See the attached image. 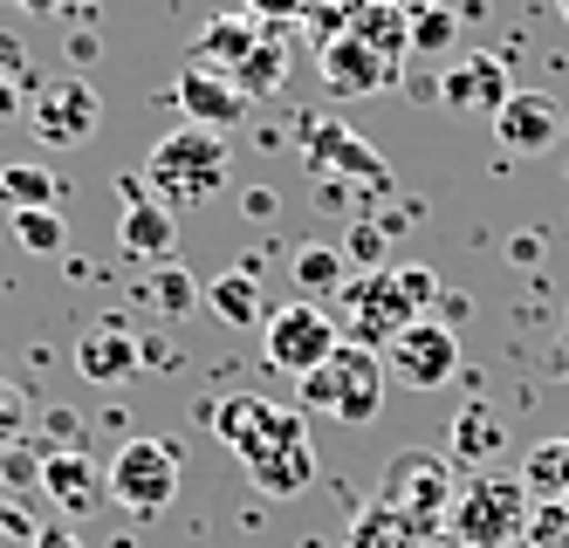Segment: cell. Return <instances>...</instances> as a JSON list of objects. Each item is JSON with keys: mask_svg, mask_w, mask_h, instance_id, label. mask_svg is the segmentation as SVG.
<instances>
[{"mask_svg": "<svg viewBox=\"0 0 569 548\" xmlns=\"http://www.w3.org/2000/svg\"><path fill=\"white\" fill-rule=\"evenodd\" d=\"M213 432L227 452L248 467V480L274 500H289L316 480V446H309V411L302 405H274L254 391H233L213 405Z\"/></svg>", "mask_w": 569, "mask_h": 548, "instance_id": "cell-1", "label": "cell"}, {"mask_svg": "<svg viewBox=\"0 0 569 548\" xmlns=\"http://www.w3.org/2000/svg\"><path fill=\"white\" fill-rule=\"evenodd\" d=\"M227 165H233V151H227L220 131H207V123H179V131H166V138L151 145L144 192L166 199L172 213H179V206H199V199H213L227 186Z\"/></svg>", "mask_w": 569, "mask_h": 548, "instance_id": "cell-2", "label": "cell"}, {"mask_svg": "<svg viewBox=\"0 0 569 548\" xmlns=\"http://www.w3.org/2000/svg\"><path fill=\"white\" fill-rule=\"evenodd\" d=\"M302 411H330L343 426H371L385 411V357L363 343H337L330 363L302 377Z\"/></svg>", "mask_w": 569, "mask_h": 548, "instance_id": "cell-3", "label": "cell"}, {"mask_svg": "<svg viewBox=\"0 0 569 548\" xmlns=\"http://www.w3.org/2000/svg\"><path fill=\"white\" fill-rule=\"evenodd\" d=\"M528 515H536V494L521 480H501V474H480L453 494V535L460 548H515L528 541Z\"/></svg>", "mask_w": 569, "mask_h": 548, "instance_id": "cell-4", "label": "cell"}, {"mask_svg": "<svg viewBox=\"0 0 569 548\" xmlns=\"http://www.w3.org/2000/svg\"><path fill=\"white\" fill-rule=\"evenodd\" d=\"M337 343H343V329H337V316L322 309V302H289V309H274L268 329H261V357H268V370L296 377V385H302L316 363H330Z\"/></svg>", "mask_w": 569, "mask_h": 548, "instance_id": "cell-5", "label": "cell"}, {"mask_svg": "<svg viewBox=\"0 0 569 548\" xmlns=\"http://www.w3.org/2000/svg\"><path fill=\"white\" fill-rule=\"evenodd\" d=\"M385 500L378 508L391 515V521H412V528H432L439 515H453V467L446 459H432V452H398L391 467H385V487H378Z\"/></svg>", "mask_w": 569, "mask_h": 548, "instance_id": "cell-6", "label": "cell"}, {"mask_svg": "<svg viewBox=\"0 0 569 548\" xmlns=\"http://www.w3.org/2000/svg\"><path fill=\"white\" fill-rule=\"evenodd\" d=\"M172 494H179V452L166 439H131L124 452L110 459V500H117V508H131L138 521L166 515Z\"/></svg>", "mask_w": 569, "mask_h": 548, "instance_id": "cell-7", "label": "cell"}, {"mask_svg": "<svg viewBox=\"0 0 569 548\" xmlns=\"http://www.w3.org/2000/svg\"><path fill=\"white\" fill-rule=\"evenodd\" d=\"M453 370H460V336L446 329L439 316L405 322L391 343H385V377H398V385H412V391L453 385Z\"/></svg>", "mask_w": 569, "mask_h": 548, "instance_id": "cell-8", "label": "cell"}, {"mask_svg": "<svg viewBox=\"0 0 569 548\" xmlns=\"http://www.w3.org/2000/svg\"><path fill=\"white\" fill-rule=\"evenodd\" d=\"M302 165H309L322 186H371V192H385V158H378V145H363L357 131H343L337 117H316L309 131H302Z\"/></svg>", "mask_w": 569, "mask_h": 548, "instance_id": "cell-9", "label": "cell"}, {"mask_svg": "<svg viewBox=\"0 0 569 548\" xmlns=\"http://www.w3.org/2000/svg\"><path fill=\"white\" fill-rule=\"evenodd\" d=\"M28 123H34V138H42L49 151H69V145H90L103 131V103L83 76H62V82H42L28 103Z\"/></svg>", "mask_w": 569, "mask_h": 548, "instance_id": "cell-10", "label": "cell"}, {"mask_svg": "<svg viewBox=\"0 0 569 548\" xmlns=\"http://www.w3.org/2000/svg\"><path fill=\"white\" fill-rule=\"evenodd\" d=\"M144 363V336L124 322V316H97L83 336H76V370H83V385H131Z\"/></svg>", "mask_w": 569, "mask_h": 548, "instance_id": "cell-11", "label": "cell"}, {"mask_svg": "<svg viewBox=\"0 0 569 548\" xmlns=\"http://www.w3.org/2000/svg\"><path fill=\"white\" fill-rule=\"evenodd\" d=\"M117 199H124V213H117V247H124L131 261H172V247H179L172 206L151 199L144 179H117Z\"/></svg>", "mask_w": 569, "mask_h": 548, "instance_id": "cell-12", "label": "cell"}, {"mask_svg": "<svg viewBox=\"0 0 569 548\" xmlns=\"http://www.w3.org/2000/svg\"><path fill=\"white\" fill-rule=\"evenodd\" d=\"M34 480H42V494L56 500L62 515H97L103 500H110V467H97L90 446H76V452H49L42 467H34Z\"/></svg>", "mask_w": 569, "mask_h": 548, "instance_id": "cell-13", "label": "cell"}, {"mask_svg": "<svg viewBox=\"0 0 569 548\" xmlns=\"http://www.w3.org/2000/svg\"><path fill=\"white\" fill-rule=\"evenodd\" d=\"M495 145L501 151H515V158H536V151H549L556 138H562V103L556 97H542V90H515L495 117Z\"/></svg>", "mask_w": 569, "mask_h": 548, "instance_id": "cell-14", "label": "cell"}, {"mask_svg": "<svg viewBox=\"0 0 569 548\" xmlns=\"http://www.w3.org/2000/svg\"><path fill=\"white\" fill-rule=\"evenodd\" d=\"M316 69H322V90H330V97H378L385 82H391V62L371 49V41H357L350 28L322 41Z\"/></svg>", "mask_w": 569, "mask_h": 548, "instance_id": "cell-15", "label": "cell"}, {"mask_svg": "<svg viewBox=\"0 0 569 548\" xmlns=\"http://www.w3.org/2000/svg\"><path fill=\"white\" fill-rule=\"evenodd\" d=\"M172 103L186 110V123H207V131H227V123L248 117V97H240V82L207 69V62H186L179 82H172Z\"/></svg>", "mask_w": 569, "mask_h": 548, "instance_id": "cell-16", "label": "cell"}, {"mask_svg": "<svg viewBox=\"0 0 569 548\" xmlns=\"http://www.w3.org/2000/svg\"><path fill=\"white\" fill-rule=\"evenodd\" d=\"M508 97H515V82H508L501 56H460L453 69L439 76V103H446V110H480V117H495Z\"/></svg>", "mask_w": 569, "mask_h": 548, "instance_id": "cell-17", "label": "cell"}, {"mask_svg": "<svg viewBox=\"0 0 569 548\" xmlns=\"http://www.w3.org/2000/svg\"><path fill=\"white\" fill-rule=\"evenodd\" d=\"M207 309L227 322V329H268V295H261V275H254V261H240V268H227V275H213L207 281Z\"/></svg>", "mask_w": 569, "mask_h": 548, "instance_id": "cell-18", "label": "cell"}, {"mask_svg": "<svg viewBox=\"0 0 569 548\" xmlns=\"http://www.w3.org/2000/svg\"><path fill=\"white\" fill-rule=\"evenodd\" d=\"M254 41H261V28H254V14H213L207 28H199V41H192V56L186 62H207V69H220V76H233L240 62L254 56Z\"/></svg>", "mask_w": 569, "mask_h": 548, "instance_id": "cell-19", "label": "cell"}, {"mask_svg": "<svg viewBox=\"0 0 569 548\" xmlns=\"http://www.w3.org/2000/svg\"><path fill=\"white\" fill-rule=\"evenodd\" d=\"M508 446V426H501V411L495 405H480V398H467V411L453 418V459H467V467H487Z\"/></svg>", "mask_w": 569, "mask_h": 548, "instance_id": "cell-20", "label": "cell"}, {"mask_svg": "<svg viewBox=\"0 0 569 548\" xmlns=\"http://www.w3.org/2000/svg\"><path fill=\"white\" fill-rule=\"evenodd\" d=\"M350 261H343V247H322V240H309V247H296V261H289V275H296V302H316V295H337L350 275H343Z\"/></svg>", "mask_w": 569, "mask_h": 548, "instance_id": "cell-21", "label": "cell"}, {"mask_svg": "<svg viewBox=\"0 0 569 548\" xmlns=\"http://www.w3.org/2000/svg\"><path fill=\"white\" fill-rule=\"evenodd\" d=\"M405 34H412V56H446L460 41V14L439 0H405Z\"/></svg>", "mask_w": 569, "mask_h": 548, "instance_id": "cell-22", "label": "cell"}, {"mask_svg": "<svg viewBox=\"0 0 569 548\" xmlns=\"http://www.w3.org/2000/svg\"><path fill=\"white\" fill-rule=\"evenodd\" d=\"M144 295H151V309L166 316V322H179V316H192L199 302H207V288H199L179 261H158V268L144 275Z\"/></svg>", "mask_w": 569, "mask_h": 548, "instance_id": "cell-23", "label": "cell"}, {"mask_svg": "<svg viewBox=\"0 0 569 548\" xmlns=\"http://www.w3.org/2000/svg\"><path fill=\"white\" fill-rule=\"evenodd\" d=\"M281 76H289V49H281L274 34H261V41H254V56L233 69V82H240V97H248V103L274 97V90H281Z\"/></svg>", "mask_w": 569, "mask_h": 548, "instance_id": "cell-24", "label": "cell"}, {"mask_svg": "<svg viewBox=\"0 0 569 548\" xmlns=\"http://www.w3.org/2000/svg\"><path fill=\"white\" fill-rule=\"evenodd\" d=\"M0 199H8V213H21V206H56L62 179L49 165H0Z\"/></svg>", "mask_w": 569, "mask_h": 548, "instance_id": "cell-25", "label": "cell"}, {"mask_svg": "<svg viewBox=\"0 0 569 548\" xmlns=\"http://www.w3.org/2000/svg\"><path fill=\"white\" fill-rule=\"evenodd\" d=\"M350 34H357V41H371V49H378L385 62L412 49V34H405V14L391 8V0H371L363 14H350Z\"/></svg>", "mask_w": 569, "mask_h": 548, "instance_id": "cell-26", "label": "cell"}, {"mask_svg": "<svg viewBox=\"0 0 569 548\" xmlns=\"http://www.w3.org/2000/svg\"><path fill=\"white\" fill-rule=\"evenodd\" d=\"M8 227H14V240L28 247V255H62V240H69L56 206H21V213H8Z\"/></svg>", "mask_w": 569, "mask_h": 548, "instance_id": "cell-27", "label": "cell"}, {"mask_svg": "<svg viewBox=\"0 0 569 548\" xmlns=\"http://www.w3.org/2000/svg\"><path fill=\"white\" fill-rule=\"evenodd\" d=\"M385 227L378 220H350V233H343V261H357V268H378L385 261Z\"/></svg>", "mask_w": 569, "mask_h": 548, "instance_id": "cell-28", "label": "cell"}, {"mask_svg": "<svg viewBox=\"0 0 569 548\" xmlns=\"http://www.w3.org/2000/svg\"><path fill=\"white\" fill-rule=\"evenodd\" d=\"M569 535V500H536V515H528V548H556Z\"/></svg>", "mask_w": 569, "mask_h": 548, "instance_id": "cell-29", "label": "cell"}, {"mask_svg": "<svg viewBox=\"0 0 569 548\" xmlns=\"http://www.w3.org/2000/svg\"><path fill=\"white\" fill-rule=\"evenodd\" d=\"M42 432H49V439H56V446H49V452H76V446H83V439H76V432H83V418H76V411H69V405H56V411H49V418H42Z\"/></svg>", "mask_w": 569, "mask_h": 548, "instance_id": "cell-30", "label": "cell"}, {"mask_svg": "<svg viewBox=\"0 0 569 548\" xmlns=\"http://www.w3.org/2000/svg\"><path fill=\"white\" fill-rule=\"evenodd\" d=\"M21 426H28V398L14 385H0V439H14Z\"/></svg>", "mask_w": 569, "mask_h": 548, "instance_id": "cell-31", "label": "cell"}, {"mask_svg": "<svg viewBox=\"0 0 569 548\" xmlns=\"http://www.w3.org/2000/svg\"><path fill=\"white\" fill-rule=\"evenodd\" d=\"M302 8H309V0H248V14H254V21H296Z\"/></svg>", "mask_w": 569, "mask_h": 548, "instance_id": "cell-32", "label": "cell"}, {"mask_svg": "<svg viewBox=\"0 0 569 548\" xmlns=\"http://www.w3.org/2000/svg\"><path fill=\"white\" fill-rule=\"evenodd\" d=\"M14 117H28V103H21V90H14V76L0 69V131H8Z\"/></svg>", "mask_w": 569, "mask_h": 548, "instance_id": "cell-33", "label": "cell"}, {"mask_svg": "<svg viewBox=\"0 0 569 548\" xmlns=\"http://www.w3.org/2000/svg\"><path fill=\"white\" fill-rule=\"evenodd\" d=\"M28 548H76V535L49 521V528H34V535H28Z\"/></svg>", "mask_w": 569, "mask_h": 548, "instance_id": "cell-34", "label": "cell"}, {"mask_svg": "<svg viewBox=\"0 0 569 548\" xmlns=\"http://www.w3.org/2000/svg\"><path fill=\"white\" fill-rule=\"evenodd\" d=\"M0 535H14V541H28V515H21V508H8V500H0Z\"/></svg>", "mask_w": 569, "mask_h": 548, "instance_id": "cell-35", "label": "cell"}, {"mask_svg": "<svg viewBox=\"0 0 569 548\" xmlns=\"http://www.w3.org/2000/svg\"><path fill=\"white\" fill-rule=\"evenodd\" d=\"M556 500H569V439H556Z\"/></svg>", "mask_w": 569, "mask_h": 548, "instance_id": "cell-36", "label": "cell"}, {"mask_svg": "<svg viewBox=\"0 0 569 548\" xmlns=\"http://www.w3.org/2000/svg\"><path fill=\"white\" fill-rule=\"evenodd\" d=\"M248 213H254V220H268V213H274V192H268V186H254V192H248Z\"/></svg>", "mask_w": 569, "mask_h": 548, "instance_id": "cell-37", "label": "cell"}, {"mask_svg": "<svg viewBox=\"0 0 569 548\" xmlns=\"http://www.w3.org/2000/svg\"><path fill=\"white\" fill-rule=\"evenodd\" d=\"M8 8H21V14H56L62 0H8Z\"/></svg>", "mask_w": 569, "mask_h": 548, "instance_id": "cell-38", "label": "cell"}, {"mask_svg": "<svg viewBox=\"0 0 569 548\" xmlns=\"http://www.w3.org/2000/svg\"><path fill=\"white\" fill-rule=\"evenodd\" d=\"M556 548H569V535H562V541H556Z\"/></svg>", "mask_w": 569, "mask_h": 548, "instance_id": "cell-39", "label": "cell"}, {"mask_svg": "<svg viewBox=\"0 0 569 548\" xmlns=\"http://www.w3.org/2000/svg\"><path fill=\"white\" fill-rule=\"evenodd\" d=\"M562 14H569V0H562Z\"/></svg>", "mask_w": 569, "mask_h": 548, "instance_id": "cell-40", "label": "cell"}]
</instances>
